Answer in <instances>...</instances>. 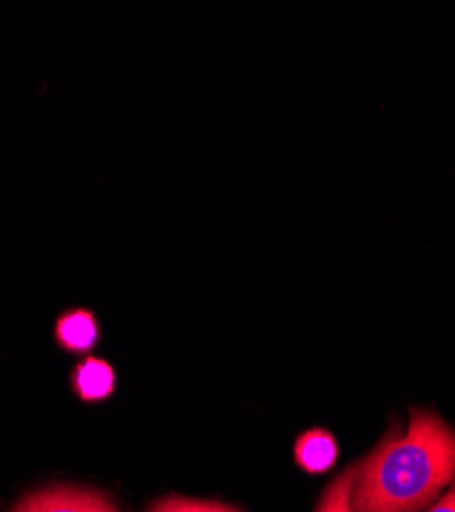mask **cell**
<instances>
[{
	"mask_svg": "<svg viewBox=\"0 0 455 512\" xmlns=\"http://www.w3.org/2000/svg\"><path fill=\"white\" fill-rule=\"evenodd\" d=\"M455 478V433L429 410H412L404 435L392 431L357 465L353 512H417Z\"/></svg>",
	"mask_w": 455,
	"mask_h": 512,
	"instance_id": "6da1fadb",
	"label": "cell"
},
{
	"mask_svg": "<svg viewBox=\"0 0 455 512\" xmlns=\"http://www.w3.org/2000/svg\"><path fill=\"white\" fill-rule=\"evenodd\" d=\"M15 512H117V506L95 490L56 486L27 496Z\"/></svg>",
	"mask_w": 455,
	"mask_h": 512,
	"instance_id": "7a4b0ae2",
	"label": "cell"
},
{
	"mask_svg": "<svg viewBox=\"0 0 455 512\" xmlns=\"http://www.w3.org/2000/svg\"><path fill=\"white\" fill-rule=\"evenodd\" d=\"M58 345L70 353L93 351L99 343V322L89 310H70L56 322Z\"/></svg>",
	"mask_w": 455,
	"mask_h": 512,
	"instance_id": "3957f363",
	"label": "cell"
},
{
	"mask_svg": "<svg viewBox=\"0 0 455 512\" xmlns=\"http://www.w3.org/2000/svg\"><path fill=\"white\" fill-rule=\"evenodd\" d=\"M72 388L80 400L103 402L115 392V369L105 359L89 357L76 365Z\"/></svg>",
	"mask_w": 455,
	"mask_h": 512,
	"instance_id": "277c9868",
	"label": "cell"
},
{
	"mask_svg": "<svg viewBox=\"0 0 455 512\" xmlns=\"http://www.w3.org/2000/svg\"><path fill=\"white\" fill-rule=\"evenodd\" d=\"M339 457L337 439L328 431L312 429L296 441V461L310 474H324Z\"/></svg>",
	"mask_w": 455,
	"mask_h": 512,
	"instance_id": "5b68a950",
	"label": "cell"
},
{
	"mask_svg": "<svg viewBox=\"0 0 455 512\" xmlns=\"http://www.w3.org/2000/svg\"><path fill=\"white\" fill-rule=\"evenodd\" d=\"M355 476H357V465L345 469V472L324 492L318 512H353L351 510V492H353Z\"/></svg>",
	"mask_w": 455,
	"mask_h": 512,
	"instance_id": "8992f818",
	"label": "cell"
},
{
	"mask_svg": "<svg viewBox=\"0 0 455 512\" xmlns=\"http://www.w3.org/2000/svg\"><path fill=\"white\" fill-rule=\"evenodd\" d=\"M148 512H238L230 506L218 502H203V500H189L183 496H169L154 502Z\"/></svg>",
	"mask_w": 455,
	"mask_h": 512,
	"instance_id": "52a82bcc",
	"label": "cell"
},
{
	"mask_svg": "<svg viewBox=\"0 0 455 512\" xmlns=\"http://www.w3.org/2000/svg\"><path fill=\"white\" fill-rule=\"evenodd\" d=\"M429 512H455V486Z\"/></svg>",
	"mask_w": 455,
	"mask_h": 512,
	"instance_id": "ba28073f",
	"label": "cell"
}]
</instances>
